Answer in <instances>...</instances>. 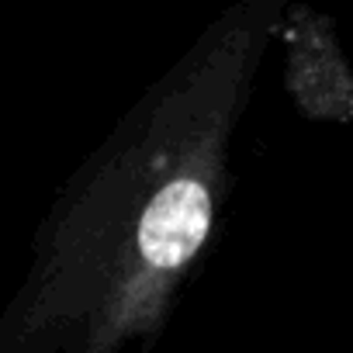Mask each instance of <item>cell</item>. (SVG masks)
<instances>
[{"instance_id":"6da1fadb","label":"cell","mask_w":353,"mask_h":353,"mask_svg":"<svg viewBox=\"0 0 353 353\" xmlns=\"http://www.w3.org/2000/svg\"><path fill=\"white\" fill-rule=\"evenodd\" d=\"M284 0H232L49 205L0 353L152 350L229 191V145Z\"/></svg>"},{"instance_id":"7a4b0ae2","label":"cell","mask_w":353,"mask_h":353,"mask_svg":"<svg viewBox=\"0 0 353 353\" xmlns=\"http://www.w3.org/2000/svg\"><path fill=\"white\" fill-rule=\"evenodd\" d=\"M274 42L284 49V94L291 108L322 125L353 121V73L343 56L336 21L319 8L294 0L281 8Z\"/></svg>"}]
</instances>
